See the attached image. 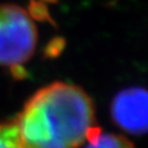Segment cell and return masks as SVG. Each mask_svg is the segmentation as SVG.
<instances>
[{"mask_svg":"<svg viewBox=\"0 0 148 148\" xmlns=\"http://www.w3.org/2000/svg\"><path fill=\"white\" fill-rule=\"evenodd\" d=\"M110 114L125 133L148 134V90L140 86L120 90L111 101Z\"/></svg>","mask_w":148,"mask_h":148,"instance_id":"3","label":"cell"},{"mask_svg":"<svg viewBox=\"0 0 148 148\" xmlns=\"http://www.w3.org/2000/svg\"><path fill=\"white\" fill-rule=\"evenodd\" d=\"M0 148H23L14 120L0 123Z\"/></svg>","mask_w":148,"mask_h":148,"instance_id":"5","label":"cell"},{"mask_svg":"<svg viewBox=\"0 0 148 148\" xmlns=\"http://www.w3.org/2000/svg\"><path fill=\"white\" fill-rule=\"evenodd\" d=\"M84 148H135L132 141L124 135L114 133H104L100 128H97L88 141L84 143Z\"/></svg>","mask_w":148,"mask_h":148,"instance_id":"4","label":"cell"},{"mask_svg":"<svg viewBox=\"0 0 148 148\" xmlns=\"http://www.w3.org/2000/svg\"><path fill=\"white\" fill-rule=\"evenodd\" d=\"M38 36L36 23L23 7L0 5V66L16 75L33 57Z\"/></svg>","mask_w":148,"mask_h":148,"instance_id":"2","label":"cell"},{"mask_svg":"<svg viewBox=\"0 0 148 148\" xmlns=\"http://www.w3.org/2000/svg\"><path fill=\"white\" fill-rule=\"evenodd\" d=\"M14 121L23 148H81L98 128L92 99L65 82L38 90Z\"/></svg>","mask_w":148,"mask_h":148,"instance_id":"1","label":"cell"}]
</instances>
